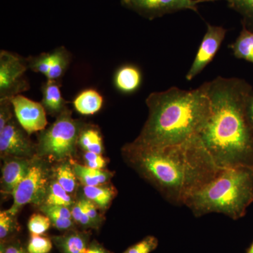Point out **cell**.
<instances>
[{
    "label": "cell",
    "instance_id": "1",
    "mask_svg": "<svg viewBox=\"0 0 253 253\" xmlns=\"http://www.w3.org/2000/svg\"><path fill=\"white\" fill-rule=\"evenodd\" d=\"M126 163L159 191L168 202L182 206L221 168L195 136L181 144L154 148L128 143L122 149Z\"/></svg>",
    "mask_w": 253,
    "mask_h": 253
},
{
    "label": "cell",
    "instance_id": "2",
    "mask_svg": "<svg viewBox=\"0 0 253 253\" xmlns=\"http://www.w3.org/2000/svg\"><path fill=\"white\" fill-rule=\"evenodd\" d=\"M204 84L211 114L200 140L219 168L253 166V131L245 113L252 86L241 78L220 76Z\"/></svg>",
    "mask_w": 253,
    "mask_h": 253
},
{
    "label": "cell",
    "instance_id": "3",
    "mask_svg": "<svg viewBox=\"0 0 253 253\" xmlns=\"http://www.w3.org/2000/svg\"><path fill=\"white\" fill-rule=\"evenodd\" d=\"M149 116L134 144L160 148L181 144L199 136L211 114V103L204 84L184 90L172 86L150 94Z\"/></svg>",
    "mask_w": 253,
    "mask_h": 253
},
{
    "label": "cell",
    "instance_id": "4",
    "mask_svg": "<svg viewBox=\"0 0 253 253\" xmlns=\"http://www.w3.org/2000/svg\"><path fill=\"white\" fill-rule=\"evenodd\" d=\"M253 201V166L221 168L209 182L190 195L184 206L196 217L220 213L233 219L244 217Z\"/></svg>",
    "mask_w": 253,
    "mask_h": 253
},
{
    "label": "cell",
    "instance_id": "5",
    "mask_svg": "<svg viewBox=\"0 0 253 253\" xmlns=\"http://www.w3.org/2000/svg\"><path fill=\"white\" fill-rule=\"evenodd\" d=\"M84 124L72 117L66 108L47 129L42 131L37 145L38 157L64 162L74 157Z\"/></svg>",
    "mask_w": 253,
    "mask_h": 253
},
{
    "label": "cell",
    "instance_id": "6",
    "mask_svg": "<svg viewBox=\"0 0 253 253\" xmlns=\"http://www.w3.org/2000/svg\"><path fill=\"white\" fill-rule=\"evenodd\" d=\"M49 168L41 161L33 160L27 175L20 182L12 195V206L8 212L16 216L20 210L28 204H42L50 182Z\"/></svg>",
    "mask_w": 253,
    "mask_h": 253
},
{
    "label": "cell",
    "instance_id": "7",
    "mask_svg": "<svg viewBox=\"0 0 253 253\" xmlns=\"http://www.w3.org/2000/svg\"><path fill=\"white\" fill-rule=\"evenodd\" d=\"M28 69L26 59L6 50L0 51V100L11 99L28 90Z\"/></svg>",
    "mask_w": 253,
    "mask_h": 253
},
{
    "label": "cell",
    "instance_id": "8",
    "mask_svg": "<svg viewBox=\"0 0 253 253\" xmlns=\"http://www.w3.org/2000/svg\"><path fill=\"white\" fill-rule=\"evenodd\" d=\"M208 0H121L123 6L149 20L183 10L198 12V5Z\"/></svg>",
    "mask_w": 253,
    "mask_h": 253
},
{
    "label": "cell",
    "instance_id": "9",
    "mask_svg": "<svg viewBox=\"0 0 253 253\" xmlns=\"http://www.w3.org/2000/svg\"><path fill=\"white\" fill-rule=\"evenodd\" d=\"M26 131L14 118L0 131V154L1 157L31 159L37 155V146Z\"/></svg>",
    "mask_w": 253,
    "mask_h": 253
},
{
    "label": "cell",
    "instance_id": "10",
    "mask_svg": "<svg viewBox=\"0 0 253 253\" xmlns=\"http://www.w3.org/2000/svg\"><path fill=\"white\" fill-rule=\"evenodd\" d=\"M16 121L28 135L46 129V111L41 103L16 95L11 99Z\"/></svg>",
    "mask_w": 253,
    "mask_h": 253
},
{
    "label": "cell",
    "instance_id": "11",
    "mask_svg": "<svg viewBox=\"0 0 253 253\" xmlns=\"http://www.w3.org/2000/svg\"><path fill=\"white\" fill-rule=\"evenodd\" d=\"M226 32V29L222 26L207 24V31L200 44L194 62L186 74V81H192L212 61L225 38Z\"/></svg>",
    "mask_w": 253,
    "mask_h": 253
},
{
    "label": "cell",
    "instance_id": "12",
    "mask_svg": "<svg viewBox=\"0 0 253 253\" xmlns=\"http://www.w3.org/2000/svg\"><path fill=\"white\" fill-rule=\"evenodd\" d=\"M33 160L28 158H6L1 169V191L12 194L13 191L27 175Z\"/></svg>",
    "mask_w": 253,
    "mask_h": 253
},
{
    "label": "cell",
    "instance_id": "13",
    "mask_svg": "<svg viewBox=\"0 0 253 253\" xmlns=\"http://www.w3.org/2000/svg\"><path fill=\"white\" fill-rule=\"evenodd\" d=\"M89 231L71 229L59 236H53L51 241L61 253H84L90 244Z\"/></svg>",
    "mask_w": 253,
    "mask_h": 253
},
{
    "label": "cell",
    "instance_id": "14",
    "mask_svg": "<svg viewBox=\"0 0 253 253\" xmlns=\"http://www.w3.org/2000/svg\"><path fill=\"white\" fill-rule=\"evenodd\" d=\"M42 93L41 104L51 116L57 117L67 108L66 100L61 94L60 82L46 80L42 86Z\"/></svg>",
    "mask_w": 253,
    "mask_h": 253
},
{
    "label": "cell",
    "instance_id": "15",
    "mask_svg": "<svg viewBox=\"0 0 253 253\" xmlns=\"http://www.w3.org/2000/svg\"><path fill=\"white\" fill-rule=\"evenodd\" d=\"M142 76L139 68L134 65H125L118 68L114 76L116 89L124 94H131L139 89Z\"/></svg>",
    "mask_w": 253,
    "mask_h": 253
},
{
    "label": "cell",
    "instance_id": "16",
    "mask_svg": "<svg viewBox=\"0 0 253 253\" xmlns=\"http://www.w3.org/2000/svg\"><path fill=\"white\" fill-rule=\"evenodd\" d=\"M78 181L83 186H100L108 184L114 173L106 169H94L70 160Z\"/></svg>",
    "mask_w": 253,
    "mask_h": 253
},
{
    "label": "cell",
    "instance_id": "17",
    "mask_svg": "<svg viewBox=\"0 0 253 253\" xmlns=\"http://www.w3.org/2000/svg\"><path fill=\"white\" fill-rule=\"evenodd\" d=\"M104 104V98L94 89L82 91L73 100V107L80 114L92 116L99 112Z\"/></svg>",
    "mask_w": 253,
    "mask_h": 253
},
{
    "label": "cell",
    "instance_id": "18",
    "mask_svg": "<svg viewBox=\"0 0 253 253\" xmlns=\"http://www.w3.org/2000/svg\"><path fill=\"white\" fill-rule=\"evenodd\" d=\"M116 189L107 184L100 186H84L83 195L99 209L106 210L109 207L116 196Z\"/></svg>",
    "mask_w": 253,
    "mask_h": 253
},
{
    "label": "cell",
    "instance_id": "19",
    "mask_svg": "<svg viewBox=\"0 0 253 253\" xmlns=\"http://www.w3.org/2000/svg\"><path fill=\"white\" fill-rule=\"evenodd\" d=\"M78 146L86 152L103 154L104 144L99 129L94 126H83L78 138Z\"/></svg>",
    "mask_w": 253,
    "mask_h": 253
},
{
    "label": "cell",
    "instance_id": "20",
    "mask_svg": "<svg viewBox=\"0 0 253 253\" xmlns=\"http://www.w3.org/2000/svg\"><path fill=\"white\" fill-rule=\"evenodd\" d=\"M229 48L237 59L253 63V31L243 26L239 36Z\"/></svg>",
    "mask_w": 253,
    "mask_h": 253
},
{
    "label": "cell",
    "instance_id": "21",
    "mask_svg": "<svg viewBox=\"0 0 253 253\" xmlns=\"http://www.w3.org/2000/svg\"><path fill=\"white\" fill-rule=\"evenodd\" d=\"M51 52L52 63L49 72L46 78L50 81L60 82L71 63V54L64 46L56 48Z\"/></svg>",
    "mask_w": 253,
    "mask_h": 253
},
{
    "label": "cell",
    "instance_id": "22",
    "mask_svg": "<svg viewBox=\"0 0 253 253\" xmlns=\"http://www.w3.org/2000/svg\"><path fill=\"white\" fill-rule=\"evenodd\" d=\"M72 196L63 189L55 179L51 181L42 204L46 206H65L71 208L75 204Z\"/></svg>",
    "mask_w": 253,
    "mask_h": 253
},
{
    "label": "cell",
    "instance_id": "23",
    "mask_svg": "<svg viewBox=\"0 0 253 253\" xmlns=\"http://www.w3.org/2000/svg\"><path fill=\"white\" fill-rule=\"evenodd\" d=\"M54 179L68 194H75L78 186V179L70 161L61 162L54 170Z\"/></svg>",
    "mask_w": 253,
    "mask_h": 253
},
{
    "label": "cell",
    "instance_id": "24",
    "mask_svg": "<svg viewBox=\"0 0 253 253\" xmlns=\"http://www.w3.org/2000/svg\"><path fill=\"white\" fill-rule=\"evenodd\" d=\"M231 9L242 17L244 27L253 31V0H225Z\"/></svg>",
    "mask_w": 253,
    "mask_h": 253
},
{
    "label": "cell",
    "instance_id": "25",
    "mask_svg": "<svg viewBox=\"0 0 253 253\" xmlns=\"http://www.w3.org/2000/svg\"><path fill=\"white\" fill-rule=\"evenodd\" d=\"M28 68L36 73H41L46 77L52 63V52H43L27 59Z\"/></svg>",
    "mask_w": 253,
    "mask_h": 253
},
{
    "label": "cell",
    "instance_id": "26",
    "mask_svg": "<svg viewBox=\"0 0 253 253\" xmlns=\"http://www.w3.org/2000/svg\"><path fill=\"white\" fill-rule=\"evenodd\" d=\"M16 216L10 214L7 211H1L0 212V239L5 241L14 231L17 230Z\"/></svg>",
    "mask_w": 253,
    "mask_h": 253
},
{
    "label": "cell",
    "instance_id": "27",
    "mask_svg": "<svg viewBox=\"0 0 253 253\" xmlns=\"http://www.w3.org/2000/svg\"><path fill=\"white\" fill-rule=\"evenodd\" d=\"M51 225V220L44 214H33L28 223V230L33 235H43Z\"/></svg>",
    "mask_w": 253,
    "mask_h": 253
},
{
    "label": "cell",
    "instance_id": "28",
    "mask_svg": "<svg viewBox=\"0 0 253 253\" xmlns=\"http://www.w3.org/2000/svg\"><path fill=\"white\" fill-rule=\"evenodd\" d=\"M51 239L42 235L31 234L27 246L28 253H49L53 247Z\"/></svg>",
    "mask_w": 253,
    "mask_h": 253
},
{
    "label": "cell",
    "instance_id": "29",
    "mask_svg": "<svg viewBox=\"0 0 253 253\" xmlns=\"http://www.w3.org/2000/svg\"><path fill=\"white\" fill-rule=\"evenodd\" d=\"M71 210L73 219L75 222L79 224L83 229H96L94 223L91 221L90 218L88 217L84 211L81 200L75 203Z\"/></svg>",
    "mask_w": 253,
    "mask_h": 253
},
{
    "label": "cell",
    "instance_id": "30",
    "mask_svg": "<svg viewBox=\"0 0 253 253\" xmlns=\"http://www.w3.org/2000/svg\"><path fill=\"white\" fill-rule=\"evenodd\" d=\"M158 246V239L155 236H148L123 253H151L157 249Z\"/></svg>",
    "mask_w": 253,
    "mask_h": 253
},
{
    "label": "cell",
    "instance_id": "31",
    "mask_svg": "<svg viewBox=\"0 0 253 253\" xmlns=\"http://www.w3.org/2000/svg\"><path fill=\"white\" fill-rule=\"evenodd\" d=\"M80 200H81L83 208H84L88 217L90 218L91 221L94 223L96 229H99L101 224H102L104 219H103L102 216L100 215L99 213L98 212V208L90 201L84 197L82 198Z\"/></svg>",
    "mask_w": 253,
    "mask_h": 253
},
{
    "label": "cell",
    "instance_id": "32",
    "mask_svg": "<svg viewBox=\"0 0 253 253\" xmlns=\"http://www.w3.org/2000/svg\"><path fill=\"white\" fill-rule=\"evenodd\" d=\"M11 99L0 100V131L14 118Z\"/></svg>",
    "mask_w": 253,
    "mask_h": 253
},
{
    "label": "cell",
    "instance_id": "33",
    "mask_svg": "<svg viewBox=\"0 0 253 253\" xmlns=\"http://www.w3.org/2000/svg\"><path fill=\"white\" fill-rule=\"evenodd\" d=\"M83 158H84V166L94 168V169H105L104 168L107 165L106 159L103 157L102 154L84 151Z\"/></svg>",
    "mask_w": 253,
    "mask_h": 253
},
{
    "label": "cell",
    "instance_id": "34",
    "mask_svg": "<svg viewBox=\"0 0 253 253\" xmlns=\"http://www.w3.org/2000/svg\"><path fill=\"white\" fill-rule=\"evenodd\" d=\"M4 249V253H28L27 250L23 248L19 241H11V242H5L1 241Z\"/></svg>",
    "mask_w": 253,
    "mask_h": 253
},
{
    "label": "cell",
    "instance_id": "35",
    "mask_svg": "<svg viewBox=\"0 0 253 253\" xmlns=\"http://www.w3.org/2000/svg\"><path fill=\"white\" fill-rule=\"evenodd\" d=\"M245 113L248 123L253 131V90L248 96L245 104Z\"/></svg>",
    "mask_w": 253,
    "mask_h": 253
},
{
    "label": "cell",
    "instance_id": "36",
    "mask_svg": "<svg viewBox=\"0 0 253 253\" xmlns=\"http://www.w3.org/2000/svg\"><path fill=\"white\" fill-rule=\"evenodd\" d=\"M84 253H112L108 251L107 249H105L102 245L98 243L97 241H93L90 243L89 247L86 250V252Z\"/></svg>",
    "mask_w": 253,
    "mask_h": 253
},
{
    "label": "cell",
    "instance_id": "37",
    "mask_svg": "<svg viewBox=\"0 0 253 253\" xmlns=\"http://www.w3.org/2000/svg\"><path fill=\"white\" fill-rule=\"evenodd\" d=\"M253 253V244L252 246H251V249H250L249 253Z\"/></svg>",
    "mask_w": 253,
    "mask_h": 253
}]
</instances>
